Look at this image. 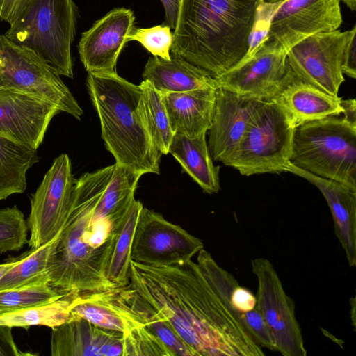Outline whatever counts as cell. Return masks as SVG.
Listing matches in <instances>:
<instances>
[{"label": "cell", "instance_id": "obj_23", "mask_svg": "<svg viewBox=\"0 0 356 356\" xmlns=\"http://www.w3.org/2000/svg\"><path fill=\"white\" fill-rule=\"evenodd\" d=\"M207 132L189 138L175 134L169 147L184 170L207 193H217L220 188L219 169L215 166L206 141Z\"/></svg>", "mask_w": 356, "mask_h": 356}, {"label": "cell", "instance_id": "obj_13", "mask_svg": "<svg viewBox=\"0 0 356 356\" xmlns=\"http://www.w3.org/2000/svg\"><path fill=\"white\" fill-rule=\"evenodd\" d=\"M203 248L200 238L161 213L143 207L135 228L130 257L132 261L141 264L170 265L191 260Z\"/></svg>", "mask_w": 356, "mask_h": 356}, {"label": "cell", "instance_id": "obj_3", "mask_svg": "<svg viewBox=\"0 0 356 356\" xmlns=\"http://www.w3.org/2000/svg\"><path fill=\"white\" fill-rule=\"evenodd\" d=\"M261 0H181L170 53L217 76L248 54Z\"/></svg>", "mask_w": 356, "mask_h": 356}, {"label": "cell", "instance_id": "obj_28", "mask_svg": "<svg viewBox=\"0 0 356 356\" xmlns=\"http://www.w3.org/2000/svg\"><path fill=\"white\" fill-rule=\"evenodd\" d=\"M140 86L139 109L143 122L156 148L162 154H168L175 134L161 96L147 81L143 80Z\"/></svg>", "mask_w": 356, "mask_h": 356}, {"label": "cell", "instance_id": "obj_39", "mask_svg": "<svg viewBox=\"0 0 356 356\" xmlns=\"http://www.w3.org/2000/svg\"><path fill=\"white\" fill-rule=\"evenodd\" d=\"M165 10V24L175 29L181 0H160Z\"/></svg>", "mask_w": 356, "mask_h": 356}, {"label": "cell", "instance_id": "obj_15", "mask_svg": "<svg viewBox=\"0 0 356 356\" xmlns=\"http://www.w3.org/2000/svg\"><path fill=\"white\" fill-rule=\"evenodd\" d=\"M135 16L130 9L115 8L97 20L81 34L79 57L88 73L112 74L127 37L134 29Z\"/></svg>", "mask_w": 356, "mask_h": 356}, {"label": "cell", "instance_id": "obj_4", "mask_svg": "<svg viewBox=\"0 0 356 356\" xmlns=\"http://www.w3.org/2000/svg\"><path fill=\"white\" fill-rule=\"evenodd\" d=\"M87 88L100 121L102 138L115 163L143 175L160 173L162 154L143 122L140 85L116 72L88 73Z\"/></svg>", "mask_w": 356, "mask_h": 356}, {"label": "cell", "instance_id": "obj_30", "mask_svg": "<svg viewBox=\"0 0 356 356\" xmlns=\"http://www.w3.org/2000/svg\"><path fill=\"white\" fill-rule=\"evenodd\" d=\"M143 207V204L136 200L131 204L109 260L107 278L117 287L124 286L129 283L132 241Z\"/></svg>", "mask_w": 356, "mask_h": 356}, {"label": "cell", "instance_id": "obj_35", "mask_svg": "<svg viewBox=\"0 0 356 356\" xmlns=\"http://www.w3.org/2000/svg\"><path fill=\"white\" fill-rule=\"evenodd\" d=\"M229 305L233 311L239 316L241 314L252 310L257 306V298L250 290L238 284L232 291ZM239 318V317H238Z\"/></svg>", "mask_w": 356, "mask_h": 356}, {"label": "cell", "instance_id": "obj_17", "mask_svg": "<svg viewBox=\"0 0 356 356\" xmlns=\"http://www.w3.org/2000/svg\"><path fill=\"white\" fill-rule=\"evenodd\" d=\"M264 101L240 95L221 87L216 90L208 148L213 161L224 165L237 149L250 119Z\"/></svg>", "mask_w": 356, "mask_h": 356}, {"label": "cell", "instance_id": "obj_41", "mask_svg": "<svg viewBox=\"0 0 356 356\" xmlns=\"http://www.w3.org/2000/svg\"><path fill=\"white\" fill-rule=\"evenodd\" d=\"M19 257L6 259L3 264H0V280L3 275L18 261Z\"/></svg>", "mask_w": 356, "mask_h": 356}, {"label": "cell", "instance_id": "obj_21", "mask_svg": "<svg viewBox=\"0 0 356 356\" xmlns=\"http://www.w3.org/2000/svg\"><path fill=\"white\" fill-rule=\"evenodd\" d=\"M293 127L343 113L341 98L302 81L296 76L273 97Z\"/></svg>", "mask_w": 356, "mask_h": 356}, {"label": "cell", "instance_id": "obj_5", "mask_svg": "<svg viewBox=\"0 0 356 356\" xmlns=\"http://www.w3.org/2000/svg\"><path fill=\"white\" fill-rule=\"evenodd\" d=\"M77 17L73 0H32L4 35L32 51L59 76L73 78L71 46Z\"/></svg>", "mask_w": 356, "mask_h": 356}, {"label": "cell", "instance_id": "obj_31", "mask_svg": "<svg viewBox=\"0 0 356 356\" xmlns=\"http://www.w3.org/2000/svg\"><path fill=\"white\" fill-rule=\"evenodd\" d=\"M62 295L49 284L0 291V314L53 302Z\"/></svg>", "mask_w": 356, "mask_h": 356}, {"label": "cell", "instance_id": "obj_12", "mask_svg": "<svg viewBox=\"0 0 356 356\" xmlns=\"http://www.w3.org/2000/svg\"><path fill=\"white\" fill-rule=\"evenodd\" d=\"M350 30L339 29L309 35L291 47L286 61L295 76L337 96L345 81L341 60Z\"/></svg>", "mask_w": 356, "mask_h": 356}, {"label": "cell", "instance_id": "obj_33", "mask_svg": "<svg viewBox=\"0 0 356 356\" xmlns=\"http://www.w3.org/2000/svg\"><path fill=\"white\" fill-rule=\"evenodd\" d=\"M170 26L163 23L149 28H134L127 37V42L136 41L153 56L170 60V49L173 41V32Z\"/></svg>", "mask_w": 356, "mask_h": 356}, {"label": "cell", "instance_id": "obj_32", "mask_svg": "<svg viewBox=\"0 0 356 356\" xmlns=\"http://www.w3.org/2000/svg\"><path fill=\"white\" fill-rule=\"evenodd\" d=\"M28 225L16 205L0 209V252H15L29 242Z\"/></svg>", "mask_w": 356, "mask_h": 356}, {"label": "cell", "instance_id": "obj_9", "mask_svg": "<svg viewBox=\"0 0 356 356\" xmlns=\"http://www.w3.org/2000/svg\"><path fill=\"white\" fill-rule=\"evenodd\" d=\"M60 76L32 51L0 35V88L47 100L80 120L83 110Z\"/></svg>", "mask_w": 356, "mask_h": 356}, {"label": "cell", "instance_id": "obj_19", "mask_svg": "<svg viewBox=\"0 0 356 356\" xmlns=\"http://www.w3.org/2000/svg\"><path fill=\"white\" fill-rule=\"evenodd\" d=\"M286 172L313 184L325 197L332 213L334 231L350 267L356 264V191L337 181L317 176L289 162Z\"/></svg>", "mask_w": 356, "mask_h": 356}, {"label": "cell", "instance_id": "obj_22", "mask_svg": "<svg viewBox=\"0 0 356 356\" xmlns=\"http://www.w3.org/2000/svg\"><path fill=\"white\" fill-rule=\"evenodd\" d=\"M142 75L143 80L149 81L159 93L218 87L215 78L208 71L172 53L168 60L150 57Z\"/></svg>", "mask_w": 356, "mask_h": 356}, {"label": "cell", "instance_id": "obj_7", "mask_svg": "<svg viewBox=\"0 0 356 356\" xmlns=\"http://www.w3.org/2000/svg\"><path fill=\"white\" fill-rule=\"evenodd\" d=\"M340 2L341 0H261L248 52L264 44L286 53L309 35L339 29L343 22Z\"/></svg>", "mask_w": 356, "mask_h": 356}, {"label": "cell", "instance_id": "obj_42", "mask_svg": "<svg viewBox=\"0 0 356 356\" xmlns=\"http://www.w3.org/2000/svg\"><path fill=\"white\" fill-rule=\"evenodd\" d=\"M350 314H351V318H352V321H353V327L355 328V297H353L350 298Z\"/></svg>", "mask_w": 356, "mask_h": 356}, {"label": "cell", "instance_id": "obj_37", "mask_svg": "<svg viewBox=\"0 0 356 356\" xmlns=\"http://www.w3.org/2000/svg\"><path fill=\"white\" fill-rule=\"evenodd\" d=\"M11 327L0 325V356H24L32 355L31 353H23L16 345Z\"/></svg>", "mask_w": 356, "mask_h": 356}, {"label": "cell", "instance_id": "obj_6", "mask_svg": "<svg viewBox=\"0 0 356 356\" xmlns=\"http://www.w3.org/2000/svg\"><path fill=\"white\" fill-rule=\"evenodd\" d=\"M290 162L356 191V126L330 116L297 127Z\"/></svg>", "mask_w": 356, "mask_h": 356}, {"label": "cell", "instance_id": "obj_24", "mask_svg": "<svg viewBox=\"0 0 356 356\" xmlns=\"http://www.w3.org/2000/svg\"><path fill=\"white\" fill-rule=\"evenodd\" d=\"M39 161L36 149L0 134V201L25 191L26 173Z\"/></svg>", "mask_w": 356, "mask_h": 356}, {"label": "cell", "instance_id": "obj_14", "mask_svg": "<svg viewBox=\"0 0 356 356\" xmlns=\"http://www.w3.org/2000/svg\"><path fill=\"white\" fill-rule=\"evenodd\" d=\"M219 87L240 95L270 101L295 77L286 53L259 44L236 65L213 76Z\"/></svg>", "mask_w": 356, "mask_h": 356}, {"label": "cell", "instance_id": "obj_26", "mask_svg": "<svg viewBox=\"0 0 356 356\" xmlns=\"http://www.w3.org/2000/svg\"><path fill=\"white\" fill-rule=\"evenodd\" d=\"M141 176L115 163L111 177L95 208V213L102 217L123 220L135 200V191Z\"/></svg>", "mask_w": 356, "mask_h": 356}, {"label": "cell", "instance_id": "obj_40", "mask_svg": "<svg viewBox=\"0 0 356 356\" xmlns=\"http://www.w3.org/2000/svg\"><path fill=\"white\" fill-rule=\"evenodd\" d=\"M344 119L351 124L356 126V102L355 99L341 100Z\"/></svg>", "mask_w": 356, "mask_h": 356}, {"label": "cell", "instance_id": "obj_16", "mask_svg": "<svg viewBox=\"0 0 356 356\" xmlns=\"http://www.w3.org/2000/svg\"><path fill=\"white\" fill-rule=\"evenodd\" d=\"M54 104L12 88H0V134L38 149L54 116Z\"/></svg>", "mask_w": 356, "mask_h": 356}, {"label": "cell", "instance_id": "obj_10", "mask_svg": "<svg viewBox=\"0 0 356 356\" xmlns=\"http://www.w3.org/2000/svg\"><path fill=\"white\" fill-rule=\"evenodd\" d=\"M74 179L66 154L56 157L30 198L27 220L29 248H36L59 235L70 211Z\"/></svg>", "mask_w": 356, "mask_h": 356}, {"label": "cell", "instance_id": "obj_18", "mask_svg": "<svg viewBox=\"0 0 356 356\" xmlns=\"http://www.w3.org/2000/svg\"><path fill=\"white\" fill-rule=\"evenodd\" d=\"M50 350L52 356H122L123 336L83 318H70L52 328Z\"/></svg>", "mask_w": 356, "mask_h": 356}, {"label": "cell", "instance_id": "obj_34", "mask_svg": "<svg viewBox=\"0 0 356 356\" xmlns=\"http://www.w3.org/2000/svg\"><path fill=\"white\" fill-rule=\"evenodd\" d=\"M243 325L253 339L262 348L276 351L274 338L257 306L238 316Z\"/></svg>", "mask_w": 356, "mask_h": 356}, {"label": "cell", "instance_id": "obj_38", "mask_svg": "<svg viewBox=\"0 0 356 356\" xmlns=\"http://www.w3.org/2000/svg\"><path fill=\"white\" fill-rule=\"evenodd\" d=\"M32 0H0V21L10 24Z\"/></svg>", "mask_w": 356, "mask_h": 356}, {"label": "cell", "instance_id": "obj_20", "mask_svg": "<svg viewBox=\"0 0 356 356\" xmlns=\"http://www.w3.org/2000/svg\"><path fill=\"white\" fill-rule=\"evenodd\" d=\"M216 88L160 93L173 133L195 138L211 124Z\"/></svg>", "mask_w": 356, "mask_h": 356}, {"label": "cell", "instance_id": "obj_29", "mask_svg": "<svg viewBox=\"0 0 356 356\" xmlns=\"http://www.w3.org/2000/svg\"><path fill=\"white\" fill-rule=\"evenodd\" d=\"M77 294L69 292L46 304L0 314V325L11 327L43 325L54 328L70 319V305Z\"/></svg>", "mask_w": 356, "mask_h": 356}, {"label": "cell", "instance_id": "obj_11", "mask_svg": "<svg viewBox=\"0 0 356 356\" xmlns=\"http://www.w3.org/2000/svg\"><path fill=\"white\" fill-rule=\"evenodd\" d=\"M250 264L258 282L257 306L274 338L276 351L284 356H306L295 302L285 292L273 265L264 257Z\"/></svg>", "mask_w": 356, "mask_h": 356}, {"label": "cell", "instance_id": "obj_2", "mask_svg": "<svg viewBox=\"0 0 356 356\" xmlns=\"http://www.w3.org/2000/svg\"><path fill=\"white\" fill-rule=\"evenodd\" d=\"M113 168L114 164L74 179L67 218L47 265L49 284L63 295L117 287L106 273L124 220L95 213Z\"/></svg>", "mask_w": 356, "mask_h": 356}, {"label": "cell", "instance_id": "obj_36", "mask_svg": "<svg viewBox=\"0 0 356 356\" xmlns=\"http://www.w3.org/2000/svg\"><path fill=\"white\" fill-rule=\"evenodd\" d=\"M350 35L345 47L342 60L341 71L348 77L356 78V25L350 29Z\"/></svg>", "mask_w": 356, "mask_h": 356}, {"label": "cell", "instance_id": "obj_25", "mask_svg": "<svg viewBox=\"0 0 356 356\" xmlns=\"http://www.w3.org/2000/svg\"><path fill=\"white\" fill-rule=\"evenodd\" d=\"M114 289L76 296L70 305V318H83L122 333L124 325L114 300Z\"/></svg>", "mask_w": 356, "mask_h": 356}, {"label": "cell", "instance_id": "obj_1", "mask_svg": "<svg viewBox=\"0 0 356 356\" xmlns=\"http://www.w3.org/2000/svg\"><path fill=\"white\" fill-rule=\"evenodd\" d=\"M129 284L168 321L194 356L265 355L192 259L161 266L131 261Z\"/></svg>", "mask_w": 356, "mask_h": 356}, {"label": "cell", "instance_id": "obj_27", "mask_svg": "<svg viewBox=\"0 0 356 356\" xmlns=\"http://www.w3.org/2000/svg\"><path fill=\"white\" fill-rule=\"evenodd\" d=\"M56 239L21 254L17 263L1 279L0 291L41 284H49L47 265Z\"/></svg>", "mask_w": 356, "mask_h": 356}, {"label": "cell", "instance_id": "obj_8", "mask_svg": "<svg viewBox=\"0 0 356 356\" xmlns=\"http://www.w3.org/2000/svg\"><path fill=\"white\" fill-rule=\"evenodd\" d=\"M294 130L279 104L264 101L253 113L237 149L225 165L245 176L286 172Z\"/></svg>", "mask_w": 356, "mask_h": 356}, {"label": "cell", "instance_id": "obj_43", "mask_svg": "<svg viewBox=\"0 0 356 356\" xmlns=\"http://www.w3.org/2000/svg\"><path fill=\"white\" fill-rule=\"evenodd\" d=\"M352 11L356 10V0H341Z\"/></svg>", "mask_w": 356, "mask_h": 356}]
</instances>
